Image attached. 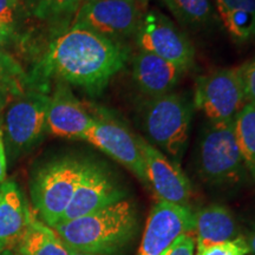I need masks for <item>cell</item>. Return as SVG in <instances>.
Returning <instances> with one entry per match:
<instances>
[{
  "label": "cell",
  "mask_w": 255,
  "mask_h": 255,
  "mask_svg": "<svg viewBox=\"0 0 255 255\" xmlns=\"http://www.w3.org/2000/svg\"><path fill=\"white\" fill-rule=\"evenodd\" d=\"M248 103L255 105V57L240 66Z\"/></svg>",
  "instance_id": "cell-25"
},
{
  "label": "cell",
  "mask_w": 255,
  "mask_h": 255,
  "mask_svg": "<svg viewBox=\"0 0 255 255\" xmlns=\"http://www.w3.org/2000/svg\"><path fill=\"white\" fill-rule=\"evenodd\" d=\"M127 191L104 164L89 161L59 223L97 212L126 199ZM58 223V225H59Z\"/></svg>",
  "instance_id": "cell-11"
},
{
  "label": "cell",
  "mask_w": 255,
  "mask_h": 255,
  "mask_svg": "<svg viewBox=\"0 0 255 255\" xmlns=\"http://www.w3.org/2000/svg\"><path fill=\"white\" fill-rule=\"evenodd\" d=\"M137 228L136 207L128 199L53 227L69 248L98 255L121 253L131 244Z\"/></svg>",
  "instance_id": "cell-2"
},
{
  "label": "cell",
  "mask_w": 255,
  "mask_h": 255,
  "mask_svg": "<svg viewBox=\"0 0 255 255\" xmlns=\"http://www.w3.org/2000/svg\"><path fill=\"white\" fill-rule=\"evenodd\" d=\"M194 251H195V238L193 237V234H186L178 238L164 255H194Z\"/></svg>",
  "instance_id": "cell-27"
},
{
  "label": "cell",
  "mask_w": 255,
  "mask_h": 255,
  "mask_svg": "<svg viewBox=\"0 0 255 255\" xmlns=\"http://www.w3.org/2000/svg\"><path fill=\"white\" fill-rule=\"evenodd\" d=\"M196 171L200 180L214 188L241 184L248 175L239 149L234 123H208L196 148Z\"/></svg>",
  "instance_id": "cell-4"
},
{
  "label": "cell",
  "mask_w": 255,
  "mask_h": 255,
  "mask_svg": "<svg viewBox=\"0 0 255 255\" xmlns=\"http://www.w3.org/2000/svg\"><path fill=\"white\" fill-rule=\"evenodd\" d=\"M248 103L239 68L218 69L196 78L194 108L214 124H231Z\"/></svg>",
  "instance_id": "cell-7"
},
{
  "label": "cell",
  "mask_w": 255,
  "mask_h": 255,
  "mask_svg": "<svg viewBox=\"0 0 255 255\" xmlns=\"http://www.w3.org/2000/svg\"><path fill=\"white\" fill-rule=\"evenodd\" d=\"M85 0H33L32 12L38 19L58 21L76 15Z\"/></svg>",
  "instance_id": "cell-23"
},
{
  "label": "cell",
  "mask_w": 255,
  "mask_h": 255,
  "mask_svg": "<svg viewBox=\"0 0 255 255\" xmlns=\"http://www.w3.org/2000/svg\"><path fill=\"white\" fill-rule=\"evenodd\" d=\"M135 34L139 51L152 53L186 71L194 66L195 49L189 37L157 9L145 12Z\"/></svg>",
  "instance_id": "cell-8"
},
{
  "label": "cell",
  "mask_w": 255,
  "mask_h": 255,
  "mask_svg": "<svg viewBox=\"0 0 255 255\" xmlns=\"http://www.w3.org/2000/svg\"><path fill=\"white\" fill-rule=\"evenodd\" d=\"M82 139L110 156L131 171L139 182L149 187L144 162L136 136L123 124L109 119H94Z\"/></svg>",
  "instance_id": "cell-12"
},
{
  "label": "cell",
  "mask_w": 255,
  "mask_h": 255,
  "mask_svg": "<svg viewBox=\"0 0 255 255\" xmlns=\"http://www.w3.org/2000/svg\"><path fill=\"white\" fill-rule=\"evenodd\" d=\"M195 247L234 240L240 235L235 216L227 207L210 205L195 213Z\"/></svg>",
  "instance_id": "cell-17"
},
{
  "label": "cell",
  "mask_w": 255,
  "mask_h": 255,
  "mask_svg": "<svg viewBox=\"0 0 255 255\" xmlns=\"http://www.w3.org/2000/svg\"><path fill=\"white\" fill-rule=\"evenodd\" d=\"M186 72L180 66L144 51H139L132 59L133 82L149 98L173 92Z\"/></svg>",
  "instance_id": "cell-15"
},
{
  "label": "cell",
  "mask_w": 255,
  "mask_h": 255,
  "mask_svg": "<svg viewBox=\"0 0 255 255\" xmlns=\"http://www.w3.org/2000/svg\"><path fill=\"white\" fill-rule=\"evenodd\" d=\"M21 2L23 0H0V23L14 26Z\"/></svg>",
  "instance_id": "cell-26"
},
{
  "label": "cell",
  "mask_w": 255,
  "mask_h": 255,
  "mask_svg": "<svg viewBox=\"0 0 255 255\" xmlns=\"http://www.w3.org/2000/svg\"><path fill=\"white\" fill-rule=\"evenodd\" d=\"M9 97H12V96L9 95L7 91H5L4 89H0V113H1L6 105H7Z\"/></svg>",
  "instance_id": "cell-31"
},
{
  "label": "cell",
  "mask_w": 255,
  "mask_h": 255,
  "mask_svg": "<svg viewBox=\"0 0 255 255\" xmlns=\"http://www.w3.org/2000/svg\"><path fill=\"white\" fill-rule=\"evenodd\" d=\"M28 76L14 57L0 50V89L18 97L28 89Z\"/></svg>",
  "instance_id": "cell-22"
},
{
  "label": "cell",
  "mask_w": 255,
  "mask_h": 255,
  "mask_svg": "<svg viewBox=\"0 0 255 255\" xmlns=\"http://www.w3.org/2000/svg\"><path fill=\"white\" fill-rule=\"evenodd\" d=\"M14 36V26L0 23V50L7 46Z\"/></svg>",
  "instance_id": "cell-29"
},
{
  "label": "cell",
  "mask_w": 255,
  "mask_h": 255,
  "mask_svg": "<svg viewBox=\"0 0 255 255\" xmlns=\"http://www.w3.org/2000/svg\"><path fill=\"white\" fill-rule=\"evenodd\" d=\"M234 131L247 173L255 182V105L247 103L234 121Z\"/></svg>",
  "instance_id": "cell-21"
},
{
  "label": "cell",
  "mask_w": 255,
  "mask_h": 255,
  "mask_svg": "<svg viewBox=\"0 0 255 255\" xmlns=\"http://www.w3.org/2000/svg\"><path fill=\"white\" fill-rule=\"evenodd\" d=\"M144 162L148 183L158 200L180 206H188L191 184L178 164L167 157L158 148L141 136H136Z\"/></svg>",
  "instance_id": "cell-13"
},
{
  "label": "cell",
  "mask_w": 255,
  "mask_h": 255,
  "mask_svg": "<svg viewBox=\"0 0 255 255\" xmlns=\"http://www.w3.org/2000/svg\"><path fill=\"white\" fill-rule=\"evenodd\" d=\"M194 255H250V252L244 235H241L234 240L196 248Z\"/></svg>",
  "instance_id": "cell-24"
},
{
  "label": "cell",
  "mask_w": 255,
  "mask_h": 255,
  "mask_svg": "<svg viewBox=\"0 0 255 255\" xmlns=\"http://www.w3.org/2000/svg\"><path fill=\"white\" fill-rule=\"evenodd\" d=\"M6 170H7V155H6L5 150L2 129L1 127H0V183L5 182Z\"/></svg>",
  "instance_id": "cell-28"
},
{
  "label": "cell",
  "mask_w": 255,
  "mask_h": 255,
  "mask_svg": "<svg viewBox=\"0 0 255 255\" xmlns=\"http://www.w3.org/2000/svg\"><path fill=\"white\" fill-rule=\"evenodd\" d=\"M195 213L189 206L158 200L146 219L137 255H164L178 238L193 234Z\"/></svg>",
  "instance_id": "cell-10"
},
{
  "label": "cell",
  "mask_w": 255,
  "mask_h": 255,
  "mask_svg": "<svg viewBox=\"0 0 255 255\" xmlns=\"http://www.w3.org/2000/svg\"><path fill=\"white\" fill-rule=\"evenodd\" d=\"M94 122L68 83L57 81L46 114L47 132L64 138L82 139Z\"/></svg>",
  "instance_id": "cell-14"
},
{
  "label": "cell",
  "mask_w": 255,
  "mask_h": 255,
  "mask_svg": "<svg viewBox=\"0 0 255 255\" xmlns=\"http://www.w3.org/2000/svg\"><path fill=\"white\" fill-rule=\"evenodd\" d=\"M50 96L41 90H27L15 97L6 110L0 127L4 135L6 155L17 159L43 139Z\"/></svg>",
  "instance_id": "cell-6"
},
{
  "label": "cell",
  "mask_w": 255,
  "mask_h": 255,
  "mask_svg": "<svg viewBox=\"0 0 255 255\" xmlns=\"http://www.w3.org/2000/svg\"><path fill=\"white\" fill-rule=\"evenodd\" d=\"M88 159L72 156L52 159L40 167L31 182V199L41 221L53 228L62 220Z\"/></svg>",
  "instance_id": "cell-5"
},
{
  "label": "cell",
  "mask_w": 255,
  "mask_h": 255,
  "mask_svg": "<svg viewBox=\"0 0 255 255\" xmlns=\"http://www.w3.org/2000/svg\"><path fill=\"white\" fill-rule=\"evenodd\" d=\"M17 255H71L57 232L31 214L17 244Z\"/></svg>",
  "instance_id": "cell-19"
},
{
  "label": "cell",
  "mask_w": 255,
  "mask_h": 255,
  "mask_svg": "<svg viewBox=\"0 0 255 255\" xmlns=\"http://www.w3.org/2000/svg\"><path fill=\"white\" fill-rule=\"evenodd\" d=\"M70 250H71V248H70ZM71 255H98V254L84 253V252H79V251H75V250H71Z\"/></svg>",
  "instance_id": "cell-32"
},
{
  "label": "cell",
  "mask_w": 255,
  "mask_h": 255,
  "mask_svg": "<svg viewBox=\"0 0 255 255\" xmlns=\"http://www.w3.org/2000/svg\"><path fill=\"white\" fill-rule=\"evenodd\" d=\"M128 57L129 51L120 41L72 25L50 43L41 72L97 96L123 69Z\"/></svg>",
  "instance_id": "cell-1"
},
{
  "label": "cell",
  "mask_w": 255,
  "mask_h": 255,
  "mask_svg": "<svg viewBox=\"0 0 255 255\" xmlns=\"http://www.w3.org/2000/svg\"><path fill=\"white\" fill-rule=\"evenodd\" d=\"M194 109L193 101L178 92L149 98L143 107V130L176 164L187 150Z\"/></svg>",
  "instance_id": "cell-3"
},
{
  "label": "cell",
  "mask_w": 255,
  "mask_h": 255,
  "mask_svg": "<svg viewBox=\"0 0 255 255\" xmlns=\"http://www.w3.org/2000/svg\"><path fill=\"white\" fill-rule=\"evenodd\" d=\"M25 1H28V4L32 5V2H33V0H25Z\"/></svg>",
  "instance_id": "cell-34"
},
{
  "label": "cell",
  "mask_w": 255,
  "mask_h": 255,
  "mask_svg": "<svg viewBox=\"0 0 255 255\" xmlns=\"http://www.w3.org/2000/svg\"><path fill=\"white\" fill-rule=\"evenodd\" d=\"M171 14L183 26L202 30L212 25L215 9L212 0H162Z\"/></svg>",
  "instance_id": "cell-20"
},
{
  "label": "cell",
  "mask_w": 255,
  "mask_h": 255,
  "mask_svg": "<svg viewBox=\"0 0 255 255\" xmlns=\"http://www.w3.org/2000/svg\"><path fill=\"white\" fill-rule=\"evenodd\" d=\"M31 214L14 181L0 184V253L15 246Z\"/></svg>",
  "instance_id": "cell-16"
},
{
  "label": "cell",
  "mask_w": 255,
  "mask_h": 255,
  "mask_svg": "<svg viewBox=\"0 0 255 255\" xmlns=\"http://www.w3.org/2000/svg\"><path fill=\"white\" fill-rule=\"evenodd\" d=\"M145 6L146 0H85L73 25L120 41L136 33Z\"/></svg>",
  "instance_id": "cell-9"
},
{
  "label": "cell",
  "mask_w": 255,
  "mask_h": 255,
  "mask_svg": "<svg viewBox=\"0 0 255 255\" xmlns=\"http://www.w3.org/2000/svg\"><path fill=\"white\" fill-rule=\"evenodd\" d=\"M0 255H17V254L13 253V252H12V251L7 250V251H4V252H2V253H0Z\"/></svg>",
  "instance_id": "cell-33"
},
{
  "label": "cell",
  "mask_w": 255,
  "mask_h": 255,
  "mask_svg": "<svg viewBox=\"0 0 255 255\" xmlns=\"http://www.w3.org/2000/svg\"><path fill=\"white\" fill-rule=\"evenodd\" d=\"M244 238L247 244L250 255H255V225L252 227L251 231L248 232L247 235H245Z\"/></svg>",
  "instance_id": "cell-30"
},
{
  "label": "cell",
  "mask_w": 255,
  "mask_h": 255,
  "mask_svg": "<svg viewBox=\"0 0 255 255\" xmlns=\"http://www.w3.org/2000/svg\"><path fill=\"white\" fill-rule=\"evenodd\" d=\"M212 4L234 43L255 41V0H212Z\"/></svg>",
  "instance_id": "cell-18"
}]
</instances>
